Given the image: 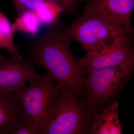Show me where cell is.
I'll use <instances>...</instances> for the list:
<instances>
[{
  "mask_svg": "<svg viewBox=\"0 0 134 134\" xmlns=\"http://www.w3.org/2000/svg\"><path fill=\"white\" fill-rule=\"evenodd\" d=\"M25 118L15 93L0 91V134H12Z\"/></svg>",
  "mask_w": 134,
  "mask_h": 134,
  "instance_id": "9c48e42d",
  "label": "cell"
},
{
  "mask_svg": "<svg viewBox=\"0 0 134 134\" xmlns=\"http://www.w3.org/2000/svg\"><path fill=\"white\" fill-rule=\"evenodd\" d=\"M29 0H12L18 13L20 14L26 10L25 5Z\"/></svg>",
  "mask_w": 134,
  "mask_h": 134,
  "instance_id": "2e32d148",
  "label": "cell"
},
{
  "mask_svg": "<svg viewBox=\"0 0 134 134\" xmlns=\"http://www.w3.org/2000/svg\"><path fill=\"white\" fill-rule=\"evenodd\" d=\"M33 65L21 54H10L0 63V91L14 92L25 83H30L40 78Z\"/></svg>",
  "mask_w": 134,
  "mask_h": 134,
  "instance_id": "52a82bcc",
  "label": "cell"
},
{
  "mask_svg": "<svg viewBox=\"0 0 134 134\" xmlns=\"http://www.w3.org/2000/svg\"><path fill=\"white\" fill-rule=\"evenodd\" d=\"M78 60L86 71L110 67L134 68L133 36L121 37L111 46L102 51L86 52L83 57Z\"/></svg>",
  "mask_w": 134,
  "mask_h": 134,
  "instance_id": "8992f818",
  "label": "cell"
},
{
  "mask_svg": "<svg viewBox=\"0 0 134 134\" xmlns=\"http://www.w3.org/2000/svg\"><path fill=\"white\" fill-rule=\"evenodd\" d=\"M54 3L62 9L63 12L67 14H78L77 5L87 0H47Z\"/></svg>",
  "mask_w": 134,
  "mask_h": 134,
  "instance_id": "5bb4252c",
  "label": "cell"
},
{
  "mask_svg": "<svg viewBox=\"0 0 134 134\" xmlns=\"http://www.w3.org/2000/svg\"><path fill=\"white\" fill-rule=\"evenodd\" d=\"M61 89L47 73L14 92L25 117L37 126L38 134H41L53 101Z\"/></svg>",
  "mask_w": 134,
  "mask_h": 134,
  "instance_id": "277c9868",
  "label": "cell"
},
{
  "mask_svg": "<svg viewBox=\"0 0 134 134\" xmlns=\"http://www.w3.org/2000/svg\"><path fill=\"white\" fill-rule=\"evenodd\" d=\"M85 10L97 12L133 35L131 24L134 0H87Z\"/></svg>",
  "mask_w": 134,
  "mask_h": 134,
  "instance_id": "ba28073f",
  "label": "cell"
},
{
  "mask_svg": "<svg viewBox=\"0 0 134 134\" xmlns=\"http://www.w3.org/2000/svg\"><path fill=\"white\" fill-rule=\"evenodd\" d=\"M12 134H38L37 128L33 122L25 118Z\"/></svg>",
  "mask_w": 134,
  "mask_h": 134,
  "instance_id": "9a60e30c",
  "label": "cell"
},
{
  "mask_svg": "<svg viewBox=\"0 0 134 134\" xmlns=\"http://www.w3.org/2000/svg\"><path fill=\"white\" fill-rule=\"evenodd\" d=\"M41 24H50L55 20L62 9L53 3L45 0L42 5L34 11Z\"/></svg>",
  "mask_w": 134,
  "mask_h": 134,
  "instance_id": "4fadbf2b",
  "label": "cell"
},
{
  "mask_svg": "<svg viewBox=\"0 0 134 134\" xmlns=\"http://www.w3.org/2000/svg\"><path fill=\"white\" fill-rule=\"evenodd\" d=\"M133 69L110 67L87 70L85 82L86 106L94 110L111 98L126 83Z\"/></svg>",
  "mask_w": 134,
  "mask_h": 134,
  "instance_id": "5b68a950",
  "label": "cell"
},
{
  "mask_svg": "<svg viewBox=\"0 0 134 134\" xmlns=\"http://www.w3.org/2000/svg\"><path fill=\"white\" fill-rule=\"evenodd\" d=\"M90 109L76 96L62 88L50 108L40 134H82L90 130Z\"/></svg>",
  "mask_w": 134,
  "mask_h": 134,
  "instance_id": "3957f363",
  "label": "cell"
},
{
  "mask_svg": "<svg viewBox=\"0 0 134 134\" xmlns=\"http://www.w3.org/2000/svg\"><path fill=\"white\" fill-rule=\"evenodd\" d=\"M41 24L34 11L26 10L19 14L12 25L15 32H22L35 35L39 31Z\"/></svg>",
  "mask_w": 134,
  "mask_h": 134,
  "instance_id": "8fae6325",
  "label": "cell"
},
{
  "mask_svg": "<svg viewBox=\"0 0 134 134\" xmlns=\"http://www.w3.org/2000/svg\"><path fill=\"white\" fill-rule=\"evenodd\" d=\"M119 103L110 104L96 114L91 121L90 133L92 134H121L122 125L119 118Z\"/></svg>",
  "mask_w": 134,
  "mask_h": 134,
  "instance_id": "30bf717a",
  "label": "cell"
},
{
  "mask_svg": "<svg viewBox=\"0 0 134 134\" xmlns=\"http://www.w3.org/2000/svg\"><path fill=\"white\" fill-rule=\"evenodd\" d=\"M5 58V56L2 54L1 52V50H0V63H1Z\"/></svg>",
  "mask_w": 134,
  "mask_h": 134,
  "instance_id": "e0dca14e",
  "label": "cell"
},
{
  "mask_svg": "<svg viewBox=\"0 0 134 134\" xmlns=\"http://www.w3.org/2000/svg\"><path fill=\"white\" fill-rule=\"evenodd\" d=\"M72 40L65 29L48 34L32 44L25 59L44 69L55 83L77 96L85 92L86 70L72 53Z\"/></svg>",
  "mask_w": 134,
  "mask_h": 134,
  "instance_id": "6da1fadb",
  "label": "cell"
},
{
  "mask_svg": "<svg viewBox=\"0 0 134 134\" xmlns=\"http://www.w3.org/2000/svg\"><path fill=\"white\" fill-rule=\"evenodd\" d=\"M83 12L65 29L72 40L78 42L86 52L102 51L121 37L133 36L97 12L85 10Z\"/></svg>",
  "mask_w": 134,
  "mask_h": 134,
  "instance_id": "7a4b0ae2",
  "label": "cell"
},
{
  "mask_svg": "<svg viewBox=\"0 0 134 134\" xmlns=\"http://www.w3.org/2000/svg\"><path fill=\"white\" fill-rule=\"evenodd\" d=\"M15 32L9 19L0 11V48L6 49L10 54L19 55L14 43Z\"/></svg>",
  "mask_w": 134,
  "mask_h": 134,
  "instance_id": "7c38bea8",
  "label": "cell"
}]
</instances>
